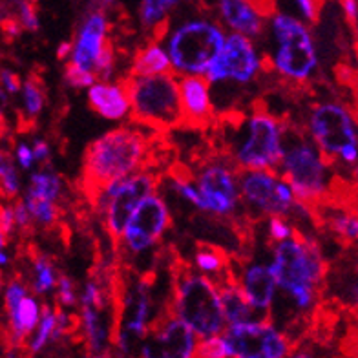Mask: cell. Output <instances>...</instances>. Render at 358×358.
<instances>
[{"mask_svg": "<svg viewBox=\"0 0 358 358\" xmlns=\"http://www.w3.org/2000/svg\"><path fill=\"white\" fill-rule=\"evenodd\" d=\"M148 156V137L136 124H124L103 134L90 143L83 157L80 181L86 196L94 201L104 187L137 174Z\"/></svg>", "mask_w": 358, "mask_h": 358, "instance_id": "obj_1", "label": "cell"}, {"mask_svg": "<svg viewBox=\"0 0 358 358\" xmlns=\"http://www.w3.org/2000/svg\"><path fill=\"white\" fill-rule=\"evenodd\" d=\"M268 267L274 274L276 287L294 311L306 313L316 306L327 265L315 240L294 229L289 240L273 245Z\"/></svg>", "mask_w": 358, "mask_h": 358, "instance_id": "obj_2", "label": "cell"}, {"mask_svg": "<svg viewBox=\"0 0 358 358\" xmlns=\"http://www.w3.org/2000/svg\"><path fill=\"white\" fill-rule=\"evenodd\" d=\"M169 311L199 340L220 336L227 329L216 283L194 273L183 259L176 262L172 267V302Z\"/></svg>", "mask_w": 358, "mask_h": 358, "instance_id": "obj_3", "label": "cell"}, {"mask_svg": "<svg viewBox=\"0 0 358 358\" xmlns=\"http://www.w3.org/2000/svg\"><path fill=\"white\" fill-rule=\"evenodd\" d=\"M166 55L176 76H205L225 46V29L216 20L189 19L166 31Z\"/></svg>", "mask_w": 358, "mask_h": 358, "instance_id": "obj_4", "label": "cell"}, {"mask_svg": "<svg viewBox=\"0 0 358 358\" xmlns=\"http://www.w3.org/2000/svg\"><path fill=\"white\" fill-rule=\"evenodd\" d=\"M282 178L291 187L298 203L318 207L327 196V163L320 150L300 130L283 124Z\"/></svg>", "mask_w": 358, "mask_h": 358, "instance_id": "obj_5", "label": "cell"}, {"mask_svg": "<svg viewBox=\"0 0 358 358\" xmlns=\"http://www.w3.org/2000/svg\"><path fill=\"white\" fill-rule=\"evenodd\" d=\"M123 85L128 92L130 119L134 123L150 127L157 132L185 127L179 80L174 71L145 79L127 77Z\"/></svg>", "mask_w": 358, "mask_h": 358, "instance_id": "obj_6", "label": "cell"}, {"mask_svg": "<svg viewBox=\"0 0 358 358\" xmlns=\"http://www.w3.org/2000/svg\"><path fill=\"white\" fill-rule=\"evenodd\" d=\"M283 124L265 108H255L240 123L231 145L232 163L238 170H271L278 172L282 163Z\"/></svg>", "mask_w": 358, "mask_h": 358, "instance_id": "obj_7", "label": "cell"}, {"mask_svg": "<svg viewBox=\"0 0 358 358\" xmlns=\"http://www.w3.org/2000/svg\"><path fill=\"white\" fill-rule=\"evenodd\" d=\"M268 20L276 43L273 55H265L271 62V70H276L283 79L292 83L311 79L318 66V55L306 24L278 11Z\"/></svg>", "mask_w": 358, "mask_h": 358, "instance_id": "obj_8", "label": "cell"}, {"mask_svg": "<svg viewBox=\"0 0 358 358\" xmlns=\"http://www.w3.org/2000/svg\"><path fill=\"white\" fill-rule=\"evenodd\" d=\"M238 190L245 207L262 216H289L298 203L287 181L271 170H240Z\"/></svg>", "mask_w": 358, "mask_h": 358, "instance_id": "obj_9", "label": "cell"}, {"mask_svg": "<svg viewBox=\"0 0 358 358\" xmlns=\"http://www.w3.org/2000/svg\"><path fill=\"white\" fill-rule=\"evenodd\" d=\"M227 358H287L294 342L271 322L231 325L222 333Z\"/></svg>", "mask_w": 358, "mask_h": 358, "instance_id": "obj_10", "label": "cell"}, {"mask_svg": "<svg viewBox=\"0 0 358 358\" xmlns=\"http://www.w3.org/2000/svg\"><path fill=\"white\" fill-rule=\"evenodd\" d=\"M309 132L327 165L335 157H340L344 148L358 146L353 115L338 103H324L315 106L309 117Z\"/></svg>", "mask_w": 358, "mask_h": 358, "instance_id": "obj_11", "label": "cell"}, {"mask_svg": "<svg viewBox=\"0 0 358 358\" xmlns=\"http://www.w3.org/2000/svg\"><path fill=\"white\" fill-rule=\"evenodd\" d=\"M170 225L172 214L169 205L157 194H152L139 205L132 220L128 222L121 236V249L127 250L130 256L143 255L159 243Z\"/></svg>", "mask_w": 358, "mask_h": 358, "instance_id": "obj_12", "label": "cell"}, {"mask_svg": "<svg viewBox=\"0 0 358 358\" xmlns=\"http://www.w3.org/2000/svg\"><path fill=\"white\" fill-rule=\"evenodd\" d=\"M262 71V57L250 38L238 34H229L225 46L205 79L210 86L232 80L236 85H249Z\"/></svg>", "mask_w": 358, "mask_h": 358, "instance_id": "obj_13", "label": "cell"}, {"mask_svg": "<svg viewBox=\"0 0 358 358\" xmlns=\"http://www.w3.org/2000/svg\"><path fill=\"white\" fill-rule=\"evenodd\" d=\"M157 185H159V178L154 172H146V170L121 181L104 210V225L113 241L121 240L128 222L132 220L139 205L148 196L156 194Z\"/></svg>", "mask_w": 358, "mask_h": 358, "instance_id": "obj_14", "label": "cell"}, {"mask_svg": "<svg viewBox=\"0 0 358 358\" xmlns=\"http://www.w3.org/2000/svg\"><path fill=\"white\" fill-rule=\"evenodd\" d=\"M238 172L234 163H208L201 169L196 179V187L201 194L207 213L220 217L232 216L240 205V190H238Z\"/></svg>", "mask_w": 358, "mask_h": 358, "instance_id": "obj_15", "label": "cell"}, {"mask_svg": "<svg viewBox=\"0 0 358 358\" xmlns=\"http://www.w3.org/2000/svg\"><path fill=\"white\" fill-rule=\"evenodd\" d=\"M106 34H108V20L103 11H90L77 28L76 38L71 41V55L66 62L94 73L97 57L108 41Z\"/></svg>", "mask_w": 358, "mask_h": 358, "instance_id": "obj_16", "label": "cell"}, {"mask_svg": "<svg viewBox=\"0 0 358 358\" xmlns=\"http://www.w3.org/2000/svg\"><path fill=\"white\" fill-rule=\"evenodd\" d=\"M264 2H247V0H222L217 4L220 19L231 29V34L243 35L247 38H258L264 35L265 24L276 13L274 4L265 8Z\"/></svg>", "mask_w": 358, "mask_h": 358, "instance_id": "obj_17", "label": "cell"}, {"mask_svg": "<svg viewBox=\"0 0 358 358\" xmlns=\"http://www.w3.org/2000/svg\"><path fill=\"white\" fill-rule=\"evenodd\" d=\"M179 80V97L183 106L185 127H207L213 121L214 106L207 79L201 76H183Z\"/></svg>", "mask_w": 358, "mask_h": 358, "instance_id": "obj_18", "label": "cell"}, {"mask_svg": "<svg viewBox=\"0 0 358 358\" xmlns=\"http://www.w3.org/2000/svg\"><path fill=\"white\" fill-rule=\"evenodd\" d=\"M238 285L245 294L247 302L255 307L256 311L267 313L273 316V303L276 302V280L267 264L249 262L241 268Z\"/></svg>", "mask_w": 358, "mask_h": 358, "instance_id": "obj_19", "label": "cell"}, {"mask_svg": "<svg viewBox=\"0 0 358 358\" xmlns=\"http://www.w3.org/2000/svg\"><path fill=\"white\" fill-rule=\"evenodd\" d=\"M88 104L95 113L108 121H121L130 115V99L123 83H101L88 88Z\"/></svg>", "mask_w": 358, "mask_h": 358, "instance_id": "obj_20", "label": "cell"}, {"mask_svg": "<svg viewBox=\"0 0 358 358\" xmlns=\"http://www.w3.org/2000/svg\"><path fill=\"white\" fill-rule=\"evenodd\" d=\"M220 298H222L223 316H225L227 327L241 324H259V322H271L273 316L267 313L256 311L255 307L247 302L245 294L240 289L238 282H229L222 287H217Z\"/></svg>", "mask_w": 358, "mask_h": 358, "instance_id": "obj_21", "label": "cell"}, {"mask_svg": "<svg viewBox=\"0 0 358 358\" xmlns=\"http://www.w3.org/2000/svg\"><path fill=\"white\" fill-rule=\"evenodd\" d=\"M79 322L88 357H104V351L112 344L113 325L104 320L103 311L92 303H80Z\"/></svg>", "mask_w": 358, "mask_h": 358, "instance_id": "obj_22", "label": "cell"}, {"mask_svg": "<svg viewBox=\"0 0 358 358\" xmlns=\"http://www.w3.org/2000/svg\"><path fill=\"white\" fill-rule=\"evenodd\" d=\"M152 325H156L163 336L170 358H194L198 336L194 335L183 322H179L176 316L170 315V311L157 316Z\"/></svg>", "mask_w": 358, "mask_h": 358, "instance_id": "obj_23", "label": "cell"}, {"mask_svg": "<svg viewBox=\"0 0 358 358\" xmlns=\"http://www.w3.org/2000/svg\"><path fill=\"white\" fill-rule=\"evenodd\" d=\"M41 315H43V306L31 294H28L11 311H8V318H10V338L15 348H19V345H24L28 342V338L31 336V333L35 331L38 322H41Z\"/></svg>", "mask_w": 358, "mask_h": 358, "instance_id": "obj_24", "label": "cell"}, {"mask_svg": "<svg viewBox=\"0 0 358 358\" xmlns=\"http://www.w3.org/2000/svg\"><path fill=\"white\" fill-rule=\"evenodd\" d=\"M170 71H172V66H170L165 48L161 46L159 43L150 41V43H146L145 46L139 48L136 52L128 77L145 79V77L163 76V73H170Z\"/></svg>", "mask_w": 358, "mask_h": 358, "instance_id": "obj_25", "label": "cell"}, {"mask_svg": "<svg viewBox=\"0 0 358 358\" xmlns=\"http://www.w3.org/2000/svg\"><path fill=\"white\" fill-rule=\"evenodd\" d=\"M174 0H145L139 6V19L143 28L150 34L154 43H159L170 26V13L176 10Z\"/></svg>", "mask_w": 358, "mask_h": 358, "instance_id": "obj_26", "label": "cell"}, {"mask_svg": "<svg viewBox=\"0 0 358 358\" xmlns=\"http://www.w3.org/2000/svg\"><path fill=\"white\" fill-rule=\"evenodd\" d=\"M61 176L57 174V172H53L52 169H43L31 174L26 196H28V198L46 199V201L55 203L57 199L61 198Z\"/></svg>", "mask_w": 358, "mask_h": 358, "instance_id": "obj_27", "label": "cell"}, {"mask_svg": "<svg viewBox=\"0 0 358 358\" xmlns=\"http://www.w3.org/2000/svg\"><path fill=\"white\" fill-rule=\"evenodd\" d=\"M57 325V315L55 309L50 306H43V315H41V322L31 333V336L26 342V349H28L29 357L41 353L50 342H52V335Z\"/></svg>", "mask_w": 358, "mask_h": 358, "instance_id": "obj_28", "label": "cell"}, {"mask_svg": "<svg viewBox=\"0 0 358 358\" xmlns=\"http://www.w3.org/2000/svg\"><path fill=\"white\" fill-rule=\"evenodd\" d=\"M57 274L55 267H53L52 259L44 255H35L34 256V278H31V289L35 294H48L50 291L57 287Z\"/></svg>", "mask_w": 358, "mask_h": 358, "instance_id": "obj_29", "label": "cell"}, {"mask_svg": "<svg viewBox=\"0 0 358 358\" xmlns=\"http://www.w3.org/2000/svg\"><path fill=\"white\" fill-rule=\"evenodd\" d=\"M327 227L344 241H358V214L349 208H340L338 213L327 217Z\"/></svg>", "mask_w": 358, "mask_h": 358, "instance_id": "obj_30", "label": "cell"}, {"mask_svg": "<svg viewBox=\"0 0 358 358\" xmlns=\"http://www.w3.org/2000/svg\"><path fill=\"white\" fill-rule=\"evenodd\" d=\"M44 101H46V95H44V88L41 85V80L37 77H29L26 83L22 85V103H24V112L29 117V121H34L38 113L43 112Z\"/></svg>", "mask_w": 358, "mask_h": 358, "instance_id": "obj_31", "label": "cell"}, {"mask_svg": "<svg viewBox=\"0 0 358 358\" xmlns=\"http://www.w3.org/2000/svg\"><path fill=\"white\" fill-rule=\"evenodd\" d=\"M22 201L26 208H28L29 216H31V222L43 227H52L59 220V208H57L55 203L46 201V199L28 198V196Z\"/></svg>", "mask_w": 358, "mask_h": 358, "instance_id": "obj_32", "label": "cell"}, {"mask_svg": "<svg viewBox=\"0 0 358 358\" xmlns=\"http://www.w3.org/2000/svg\"><path fill=\"white\" fill-rule=\"evenodd\" d=\"M0 190L6 198H15L20 190L19 172L15 169L10 154L4 150H0Z\"/></svg>", "mask_w": 358, "mask_h": 358, "instance_id": "obj_33", "label": "cell"}, {"mask_svg": "<svg viewBox=\"0 0 358 358\" xmlns=\"http://www.w3.org/2000/svg\"><path fill=\"white\" fill-rule=\"evenodd\" d=\"M113 68H115V52H113L112 41L108 38L103 50H101L99 57H97V62H95V79H101V83H108L113 73Z\"/></svg>", "mask_w": 358, "mask_h": 358, "instance_id": "obj_34", "label": "cell"}, {"mask_svg": "<svg viewBox=\"0 0 358 358\" xmlns=\"http://www.w3.org/2000/svg\"><path fill=\"white\" fill-rule=\"evenodd\" d=\"M57 307H73L77 306V289L76 283L68 278L66 274H59L57 280Z\"/></svg>", "mask_w": 358, "mask_h": 358, "instance_id": "obj_35", "label": "cell"}, {"mask_svg": "<svg viewBox=\"0 0 358 358\" xmlns=\"http://www.w3.org/2000/svg\"><path fill=\"white\" fill-rule=\"evenodd\" d=\"M194 358H227L225 345H223L222 335L213 336V338L198 340Z\"/></svg>", "mask_w": 358, "mask_h": 358, "instance_id": "obj_36", "label": "cell"}, {"mask_svg": "<svg viewBox=\"0 0 358 358\" xmlns=\"http://www.w3.org/2000/svg\"><path fill=\"white\" fill-rule=\"evenodd\" d=\"M64 80L70 86H73V88H90V86H94L97 83L94 73L80 70V68H77L71 62L64 64Z\"/></svg>", "mask_w": 358, "mask_h": 358, "instance_id": "obj_37", "label": "cell"}, {"mask_svg": "<svg viewBox=\"0 0 358 358\" xmlns=\"http://www.w3.org/2000/svg\"><path fill=\"white\" fill-rule=\"evenodd\" d=\"M29 294V289L28 285L22 282L20 278H15L11 280L4 289V306H6V311H11L13 307L19 306L22 302L24 298Z\"/></svg>", "mask_w": 358, "mask_h": 358, "instance_id": "obj_38", "label": "cell"}, {"mask_svg": "<svg viewBox=\"0 0 358 358\" xmlns=\"http://www.w3.org/2000/svg\"><path fill=\"white\" fill-rule=\"evenodd\" d=\"M17 20H19L20 28L28 29V31H38V28H41L37 8L31 2H19L17 4Z\"/></svg>", "mask_w": 358, "mask_h": 358, "instance_id": "obj_39", "label": "cell"}, {"mask_svg": "<svg viewBox=\"0 0 358 358\" xmlns=\"http://www.w3.org/2000/svg\"><path fill=\"white\" fill-rule=\"evenodd\" d=\"M294 232L289 222L285 217H280V216H273L268 217V241L271 243H282V241L289 240Z\"/></svg>", "mask_w": 358, "mask_h": 358, "instance_id": "obj_40", "label": "cell"}, {"mask_svg": "<svg viewBox=\"0 0 358 358\" xmlns=\"http://www.w3.org/2000/svg\"><path fill=\"white\" fill-rule=\"evenodd\" d=\"M340 296L351 306L358 307V274H349L338 282Z\"/></svg>", "mask_w": 358, "mask_h": 358, "instance_id": "obj_41", "label": "cell"}, {"mask_svg": "<svg viewBox=\"0 0 358 358\" xmlns=\"http://www.w3.org/2000/svg\"><path fill=\"white\" fill-rule=\"evenodd\" d=\"M0 88L4 90L8 95L19 94L22 90V83H20V77L15 73V71L8 70V68H2L0 70Z\"/></svg>", "mask_w": 358, "mask_h": 358, "instance_id": "obj_42", "label": "cell"}, {"mask_svg": "<svg viewBox=\"0 0 358 358\" xmlns=\"http://www.w3.org/2000/svg\"><path fill=\"white\" fill-rule=\"evenodd\" d=\"M13 214H15V229H19V231L26 232L31 229V216H29L28 208L24 205V201H17L13 205Z\"/></svg>", "mask_w": 358, "mask_h": 358, "instance_id": "obj_43", "label": "cell"}, {"mask_svg": "<svg viewBox=\"0 0 358 358\" xmlns=\"http://www.w3.org/2000/svg\"><path fill=\"white\" fill-rule=\"evenodd\" d=\"M15 159L19 163V166L22 170H29L34 166V152H31V146L28 143H19L15 146Z\"/></svg>", "mask_w": 358, "mask_h": 358, "instance_id": "obj_44", "label": "cell"}, {"mask_svg": "<svg viewBox=\"0 0 358 358\" xmlns=\"http://www.w3.org/2000/svg\"><path fill=\"white\" fill-rule=\"evenodd\" d=\"M0 229L6 234V238H10L17 229H15V214H13V205H6L0 207Z\"/></svg>", "mask_w": 358, "mask_h": 358, "instance_id": "obj_45", "label": "cell"}, {"mask_svg": "<svg viewBox=\"0 0 358 358\" xmlns=\"http://www.w3.org/2000/svg\"><path fill=\"white\" fill-rule=\"evenodd\" d=\"M296 6L298 10L302 11V15L309 20V22H318V19H320L322 4H318V2H309V0H298Z\"/></svg>", "mask_w": 358, "mask_h": 358, "instance_id": "obj_46", "label": "cell"}, {"mask_svg": "<svg viewBox=\"0 0 358 358\" xmlns=\"http://www.w3.org/2000/svg\"><path fill=\"white\" fill-rule=\"evenodd\" d=\"M31 152H34L35 163H46L50 159V145L44 139H35Z\"/></svg>", "mask_w": 358, "mask_h": 358, "instance_id": "obj_47", "label": "cell"}, {"mask_svg": "<svg viewBox=\"0 0 358 358\" xmlns=\"http://www.w3.org/2000/svg\"><path fill=\"white\" fill-rule=\"evenodd\" d=\"M342 10H344V13H345V19L353 24V26H357V22H358V4L357 2H355V0H344V2H342Z\"/></svg>", "mask_w": 358, "mask_h": 358, "instance_id": "obj_48", "label": "cell"}, {"mask_svg": "<svg viewBox=\"0 0 358 358\" xmlns=\"http://www.w3.org/2000/svg\"><path fill=\"white\" fill-rule=\"evenodd\" d=\"M2 29H4L6 35H10V37H17L22 28H20L19 20L13 19V17H8V19L2 20Z\"/></svg>", "mask_w": 358, "mask_h": 358, "instance_id": "obj_49", "label": "cell"}, {"mask_svg": "<svg viewBox=\"0 0 358 358\" xmlns=\"http://www.w3.org/2000/svg\"><path fill=\"white\" fill-rule=\"evenodd\" d=\"M6 245H8V238H6V234L0 229V268L10 264V255L6 252Z\"/></svg>", "mask_w": 358, "mask_h": 358, "instance_id": "obj_50", "label": "cell"}, {"mask_svg": "<svg viewBox=\"0 0 358 358\" xmlns=\"http://www.w3.org/2000/svg\"><path fill=\"white\" fill-rule=\"evenodd\" d=\"M71 55V43L70 41H64V43L59 44V48H57V59L59 61H68Z\"/></svg>", "mask_w": 358, "mask_h": 358, "instance_id": "obj_51", "label": "cell"}, {"mask_svg": "<svg viewBox=\"0 0 358 358\" xmlns=\"http://www.w3.org/2000/svg\"><path fill=\"white\" fill-rule=\"evenodd\" d=\"M287 358H316V357L309 348H298V349H292L291 355H289Z\"/></svg>", "mask_w": 358, "mask_h": 358, "instance_id": "obj_52", "label": "cell"}, {"mask_svg": "<svg viewBox=\"0 0 358 358\" xmlns=\"http://www.w3.org/2000/svg\"><path fill=\"white\" fill-rule=\"evenodd\" d=\"M0 104H2V106H6V104H8V94H6L2 88H0Z\"/></svg>", "mask_w": 358, "mask_h": 358, "instance_id": "obj_53", "label": "cell"}, {"mask_svg": "<svg viewBox=\"0 0 358 358\" xmlns=\"http://www.w3.org/2000/svg\"><path fill=\"white\" fill-rule=\"evenodd\" d=\"M355 185H357V190H358V166L357 170H355Z\"/></svg>", "mask_w": 358, "mask_h": 358, "instance_id": "obj_54", "label": "cell"}, {"mask_svg": "<svg viewBox=\"0 0 358 358\" xmlns=\"http://www.w3.org/2000/svg\"><path fill=\"white\" fill-rule=\"evenodd\" d=\"M2 128H4V117H2V113H0V132H2Z\"/></svg>", "mask_w": 358, "mask_h": 358, "instance_id": "obj_55", "label": "cell"}, {"mask_svg": "<svg viewBox=\"0 0 358 358\" xmlns=\"http://www.w3.org/2000/svg\"><path fill=\"white\" fill-rule=\"evenodd\" d=\"M2 283H4V280H2V274H0V291H2Z\"/></svg>", "mask_w": 358, "mask_h": 358, "instance_id": "obj_56", "label": "cell"}, {"mask_svg": "<svg viewBox=\"0 0 358 358\" xmlns=\"http://www.w3.org/2000/svg\"><path fill=\"white\" fill-rule=\"evenodd\" d=\"M94 358H108V357H94Z\"/></svg>", "mask_w": 358, "mask_h": 358, "instance_id": "obj_57", "label": "cell"}]
</instances>
